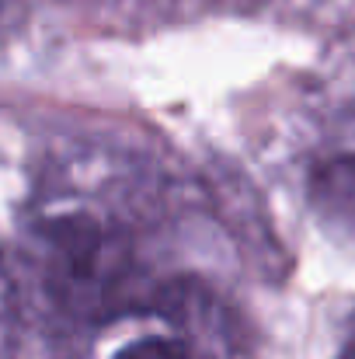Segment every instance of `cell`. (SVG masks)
I'll list each match as a JSON object with an SVG mask.
<instances>
[{"label":"cell","mask_w":355,"mask_h":359,"mask_svg":"<svg viewBox=\"0 0 355 359\" xmlns=\"http://www.w3.org/2000/svg\"><path fill=\"white\" fill-rule=\"evenodd\" d=\"M39 279L49 300L84 321L118 314L132 304L136 269L125 244L84 217H63L35 234Z\"/></svg>","instance_id":"1"},{"label":"cell","mask_w":355,"mask_h":359,"mask_svg":"<svg viewBox=\"0 0 355 359\" xmlns=\"http://www.w3.org/2000/svg\"><path fill=\"white\" fill-rule=\"evenodd\" d=\"M314 203L328 220H335L342 231L355 234V157L331 161L317 171Z\"/></svg>","instance_id":"2"},{"label":"cell","mask_w":355,"mask_h":359,"mask_svg":"<svg viewBox=\"0 0 355 359\" xmlns=\"http://www.w3.org/2000/svg\"><path fill=\"white\" fill-rule=\"evenodd\" d=\"M116 359H195L192 349L178 339H164V335H153V339H139V342H129Z\"/></svg>","instance_id":"3"},{"label":"cell","mask_w":355,"mask_h":359,"mask_svg":"<svg viewBox=\"0 0 355 359\" xmlns=\"http://www.w3.org/2000/svg\"><path fill=\"white\" fill-rule=\"evenodd\" d=\"M4 7H7V0H0V14H4Z\"/></svg>","instance_id":"4"}]
</instances>
